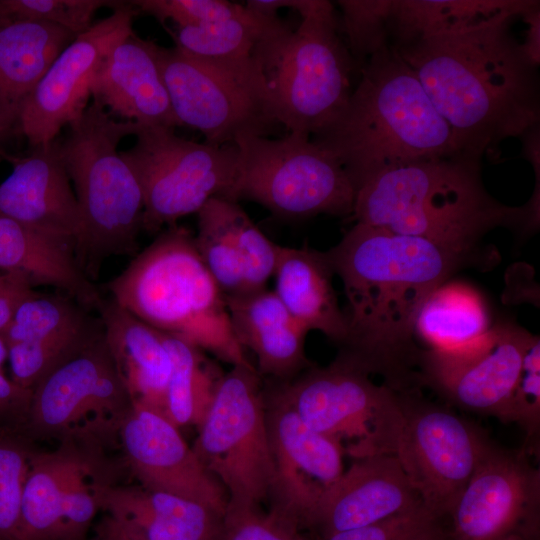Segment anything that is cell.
<instances>
[{"instance_id":"cell-1","label":"cell","mask_w":540,"mask_h":540,"mask_svg":"<svg viewBox=\"0 0 540 540\" xmlns=\"http://www.w3.org/2000/svg\"><path fill=\"white\" fill-rule=\"evenodd\" d=\"M325 255L348 305L336 357L381 375L398 392L418 386L414 324L427 298L458 271L489 270L499 261L492 246L446 244L362 223Z\"/></svg>"},{"instance_id":"cell-2","label":"cell","mask_w":540,"mask_h":540,"mask_svg":"<svg viewBox=\"0 0 540 540\" xmlns=\"http://www.w3.org/2000/svg\"><path fill=\"white\" fill-rule=\"evenodd\" d=\"M527 12L390 44L449 125L463 157L481 161L503 140L539 126L538 66L510 28L516 16Z\"/></svg>"},{"instance_id":"cell-3","label":"cell","mask_w":540,"mask_h":540,"mask_svg":"<svg viewBox=\"0 0 540 540\" xmlns=\"http://www.w3.org/2000/svg\"><path fill=\"white\" fill-rule=\"evenodd\" d=\"M479 160L462 156L420 160L384 170L357 190L352 219L441 243L477 246L502 227L529 235L539 227V195L522 206L486 190Z\"/></svg>"},{"instance_id":"cell-4","label":"cell","mask_w":540,"mask_h":540,"mask_svg":"<svg viewBox=\"0 0 540 540\" xmlns=\"http://www.w3.org/2000/svg\"><path fill=\"white\" fill-rule=\"evenodd\" d=\"M311 139L338 159L356 190L390 168L461 156L449 125L389 41L360 66L339 116Z\"/></svg>"},{"instance_id":"cell-5","label":"cell","mask_w":540,"mask_h":540,"mask_svg":"<svg viewBox=\"0 0 540 540\" xmlns=\"http://www.w3.org/2000/svg\"><path fill=\"white\" fill-rule=\"evenodd\" d=\"M106 287L114 302L144 323L179 335L232 366H253L189 229L168 226Z\"/></svg>"},{"instance_id":"cell-6","label":"cell","mask_w":540,"mask_h":540,"mask_svg":"<svg viewBox=\"0 0 540 540\" xmlns=\"http://www.w3.org/2000/svg\"><path fill=\"white\" fill-rule=\"evenodd\" d=\"M139 125L116 121L95 102L56 139L59 155L74 186L80 228L74 254L88 278L101 262L137 248L144 200L140 184L118 146Z\"/></svg>"},{"instance_id":"cell-7","label":"cell","mask_w":540,"mask_h":540,"mask_svg":"<svg viewBox=\"0 0 540 540\" xmlns=\"http://www.w3.org/2000/svg\"><path fill=\"white\" fill-rule=\"evenodd\" d=\"M335 12L302 19L265 46L259 60L269 110L290 132L315 137L339 116L353 91L354 59Z\"/></svg>"},{"instance_id":"cell-8","label":"cell","mask_w":540,"mask_h":540,"mask_svg":"<svg viewBox=\"0 0 540 540\" xmlns=\"http://www.w3.org/2000/svg\"><path fill=\"white\" fill-rule=\"evenodd\" d=\"M234 145L239 162L229 200H250L284 218L352 215L354 184L338 159L310 136L247 135Z\"/></svg>"},{"instance_id":"cell-9","label":"cell","mask_w":540,"mask_h":540,"mask_svg":"<svg viewBox=\"0 0 540 540\" xmlns=\"http://www.w3.org/2000/svg\"><path fill=\"white\" fill-rule=\"evenodd\" d=\"M198 430L192 449L224 487L227 507H258L270 496L275 466L254 366L222 375Z\"/></svg>"},{"instance_id":"cell-10","label":"cell","mask_w":540,"mask_h":540,"mask_svg":"<svg viewBox=\"0 0 540 540\" xmlns=\"http://www.w3.org/2000/svg\"><path fill=\"white\" fill-rule=\"evenodd\" d=\"M364 370L335 358L326 367H309L276 393L312 429L353 440L354 459L395 455L403 426L400 392L376 384Z\"/></svg>"},{"instance_id":"cell-11","label":"cell","mask_w":540,"mask_h":540,"mask_svg":"<svg viewBox=\"0 0 540 540\" xmlns=\"http://www.w3.org/2000/svg\"><path fill=\"white\" fill-rule=\"evenodd\" d=\"M134 145L120 151L142 190V229L156 233L210 199H229L239 162L236 145L198 143L166 127H139Z\"/></svg>"},{"instance_id":"cell-12","label":"cell","mask_w":540,"mask_h":540,"mask_svg":"<svg viewBox=\"0 0 540 540\" xmlns=\"http://www.w3.org/2000/svg\"><path fill=\"white\" fill-rule=\"evenodd\" d=\"M400 395L403 426L394 456L422 503L447 519L493 442L479 426L417 390Z\"/></svg>"},{"instance_id":"cell-13","label":"cell","mask_w":540,"mask_h":540,"mask_svg":"<svg viewBox=\"0 0 540 540\" xmlns=\"http://www.w3.org/2000/svg\"><path fill=\"white\" fill-rule=\"evenodd\" d=\"M130 406L102 330L34 387L25 423L44 439L105 436L117 431Z\"/></svg>"},{"instance_id":"cell-14","label":"cell","mask_w":540,"mask_h":540,"mask_svg":"<svg viewBox=\"0 0 540 540\" xmlns=\"http://www.w3.org/2000/svg\"><path fill=\"white\" fill-rule=\"evenodd\" d=\"M156 56L180 126L199 130L211 145L264 136L274 125L265 87L251 79L156 44Z\"/></svg>"},{"instance_id":"cell-15","label":"cell","mask_w":540,"mask_h":540,"mask_svg":"<svg viewBox=\"0 0 540 540\" xmlns=\"http://www.w3.org/2000/svg\"><path fill=\"white\" fill-rule=\"evenodd\" d=\"M532 336L524 328L504 322L457 347L419 350L417 383L460 409L507 423L511 396Z\"/></svg>"},{"instance_id":"cell-16","label":"cell","mask_w":540,"mask_h":540,"mask_svg":"<svg viewBox=\"0 0 540 540\" xmlns=\"http://www.w3.org/2000/svg\"><path fill=\"white\" fill-rule=\"evenodd\" d=\"M540 471L492 444L447 519L451 540H538Z\"/></svg>"},{"instance_id":"cell-17","label":"cell","mask_w":540,"mask_h":540,"mask_svg":"<svg viewBox=\"0 0 540 540\" xmlns=\"http://www.w3.org/2000/svg\"><path fill=\"white\" fill-rule=\"evenodd\" d=\"M133 8L130 1H121L110 15L77 35L51 64L23 103L16 123L31 146L52 143L85 112L92 81L103 60L134 32Z\"/></svg>"},{"instance_id":"cell-18","label":"cell","mask_w":540,"mask_h":540,"mask_svg":"<svg viewBox=\"0 0 540 540\" xmlns=\"http://www.w3.org/2000/svg\"><path fill=\"white\" fill-rule=\"evenodd\" d=\"M76 447L31 452L15 540H86L103 481L91 454Z\"/></svg>"},{"instance_id":"cell-19","label":"cell","mask_w":540,"mask_h":540,"mask_svg":"<svg viewBox=\"0 0 540 540\" xmlns=\"http://www.w3.org/2000/svg\"><path fill=\"white\" fill-rule=\"evenodd\" d=\"M266 423L275 466L271 513L298 530L343 474L344 450L339 440L309 427L276 391Z\"/></svg>"},{"instance_id":"cell-20","label":"cell","mask_w":540,"mask_h":540,"mask_svg":"<svg viewBox=\"0 0 540 540\" xmlns=\"http://www.w3.org/2000/svg\"><path fill=\"white\" fill-rule=\"evenodd\" d=\"M117 432L124 461L143 488L197 502L224 516V487L161 412L131 404Z\"/></svg>"},{"instance_id":"cell-21","label":"cell","mask_w":540,"mask_h":540,"mask_svg":"<svg viewBox=\"0 0 540 540\" xmlns=\"http://www.w3.org/2000/svg\"><path fill=\"white\" fill-rule=\"evenodd\" d=\"M319 497L304 527L320 538L367 526L422 505L394 455L354 459Z\"/></svg>"},{"instance_id":"cell-22","label":"cell","mask_w":540,"mask_h":540,"mask_svg":"<svg viewBox=\"0 0 540 540\" xmlns=\"http://www.w3.org/2000/svg\"><path fill=\"white\" fill-rule=\"evenodd\" d=\"M11 174L0 184V216L13 219L75 248L79 207L56 140L26 156L9 158Z\"/></svg>"},{"instance_id":"cell-23","label":"cell","mask_w":540,"mask_h":540,"mask_svg":"<svg viewBox=\"0 0 540 540\" xmlns=\"http://www.w3.org/2000/svg\"><path fill=\"white\" fill-rule=\"evenodd\" d=\"M195 246L225 298L249 294V285L266 276L276 245L236 201L214 197L198 212Z\"/></svg>"},{"instance_id":"cell-24","label":"cell","mask_w":540,"mask_h":540,"mask_svg":"<svg viewBox=\"0 0 540 540\" xmlns=\"http://www.w3.org/2000/svg\"><path fill=\"white\" fill-rule=\"evenodd\" d=\"M156 43L131 33L103 60L91 85L93 102L141 127L180 126L156 56Z\"/></svg>"},{"instance_id":"cell-25","label":"cell","mask_w":540,"mask_h":540,"mask_svg":"<svg viewBox=\"0 0 540 540\" xmlns=\"http://www.w3.org/2000/svg\"><path fill=\"white\" fill-rule=\"evenodd\" d=\"M225 299L235 338L255 354L261 373L288 382L311 367L305 354L308 331L273 290Z\"/></svg>"},{"instance_id":"cell-26","label":"cell","mask_w":540,"mask_h":540,"mask_svg":"<svg viewBox=\"0 0 540 540\" xmlns=\"http://www.w3.org/2000/svg\"><path fill=\"white\" fill-rule=\"evenodd\" d=\"M97 311L107 348L131 404L163 414L171 360L160 331L112 299L103 298Z\"/></svg>"},{"instance_id":"cell-27","label":"cell","mask_w":540,"mask_h":540,"mask_svg":"<svg viewBox=\"0 0 540 540\" xmlns=\"http://www.w3.org/2000/svg\"><path fill=\"white\" fill-rule=\"evenodd\" d=\"M100 508L146 540H222L223 516L197 502L143 487H97Z\"/></svg>"},{"instance_id":"cell-28","label":"cell","mask_w":540,"mask_h":540,"mask_svg":"<svg viewBox=\"0 0 540 540\" xmlns=\"http://www.w3.org/2000/svg\"><path fill=\"white\" fill-rule=\"evenodd\" d=\"M333 276L325 252L279 245L274 293L303 328L320 331L340 346L347 335V321Z\"/></svg>"},{"instance_id":"cell-29","label":"cell","mask_w":540,"mask_h":540,"mask_svg":"<svg viewBox=\"0 0 540 540\" xmlns=\"http://www.w3.org/2000/svg\"><path fill=\"white\" fill-rule=\"evenodd\" d=\"M76 35L59 26L14 19L0 26V133L16 126L21 107Z\"/></svg>"},{"instance_id":"cell-30","label":"cell","mask_w":540,"mask_h":540,"mask_svg":"<svg viewBox=\"0 0 540 540\" xmlns=\"http://www.w3.org/2000/svg\"><path fill=\"white\" fill-rule=\"evenodd\" d=\"M0 269L24 274L33 286L55 287L84 308L97 310L103 300L80 268L72 245L3 216Z\"/></svg>"},{"instance_id":"cell-31","label":"cell","mask_w":540,"mask_h":540,"mask_svg":"<svg viewBox=\"0 0 540 540\" xmlns=\"http://www.w3.org/2000/svg\"><path fill=\"white\" fill-rule=\"evenodd\" d=\"M285 26L277 16H264L247 8L243 16L177 27L171 35L179 50L229 72L264 82L259 55L267 40Z\"/></svg>"},{"instance_id":"cell-32","label":"cell","mask_w":540,"mask_h":540,"mask_svg":"<svg viewBox=\"0 0 540 540\" xmlns=\"http://www.w3.org/2000/svg\"><path fill=\"white\" fill-rule=\"evenodd\" d=\"M539 1L527 0H392L388 41L399 45L419 38L467 28L507 12H527Z\"/></svg>"},{"instance_id":"cell-33","label":"cell","mask_w":540,"mask_h":540,"mask_svg":"<svg viewBox=\"0 0 540 540\" xmlns=\"http://www.w3.org/2000/svg\"><path fill=\"white\" fill-rule=\"evenodd\" d=\"M492 326L487 305L471 285L449 280L424 302L414 336L428 349H448L476 339Z\"/></svg>"},{"instance_id":"cell-34","label":"cell","mask_w":540,"mask_h":540,"mask_svg":"<svg viewBox=\"0 0 540 540\" xmlns=\"http://www.w3.org/2000/svg\"><path fill=\"white\" fill-rule=\"evenodd\" d=\"M160 334L171 360L163 414L178 428L199 427L224 373L187 339L164 331Z\"/></svg>"},{"instance_id":"cell-35","label":"cell","mask_w":540,"mask_h":540,"mask_svg":"<svg viewBox=\"0 0 540 540\" xmlns=\"http://www.w3.org/2000/svg\"><path fill=\"white\" fill-rule=\"evenodd\" d=\"M95 320L70 297L33 292L16 309L0 332L6 345L40 341L82 329Z\"/></svg>"},{"instance_id":"cell-36","label":"cell","mask_w":540,"mask_h":540,"mask_svg":"<svg viewBox=\"0 0 540 540\" xmlns=\"http://www.w3.org/2000/svg\"><path fill=\"white\" fill-rule=\"evenodd\" d=\"M102 331L101 322L40 341L19 342L7 346L12 380L22 388L34 387L57 365L79 350Z\"/></svg>"},{"instance_id":"cell-37","label":"cell","mask_w":540,"mask_h":540,"mask_svg":"<svg viewBox=\"0 0 540 540\" xmlns=\"http://www.w3.org/2000/svg\"><path fill=\"white\" fill-rule=\"evenodd\" d=\"M447 520L422 504L376 523L319 540H451Z\"/></svg>"},{"instance_id":"cell-38","label":"cell","mask_w":540,"mask_h":540,"mask_svg":"<svg viewBox=\"0 0 540 540\" xmlns=\"http://www.w3.org/2000/svg\"><path fill=\"white\" fill-rule=\"evenodd\" d=\"M392 0H343L340 28L353 59L364 61L388 42L387 19Z\"/></svg>"},{"instance_id":"cell-39","label":"cell","mask_w":540,"mask_h":540,"mask_svg":"<svg viewBox=\"0 0 540 540\" xmlns=\"http://www.w3.org/2000/svg\"><path fill=\"white\" fill-rule=\"evenodd\" d=\"M31 451L0 434V540H15Z\"/></svg>"},{"instance_id":"cell-40","label":"cell","mask_w":540,"mask_h":540,"mask_svg":"<svg viewBox=\"0 0 540 540\" xmlns=\"http://www.w3.org/2000/svg\"><path fill=\"white\" fill-rule=\"evenodd\" d=\"M121 1L107 0H4L13 19L50 23L74 35L86 32L94 24L96 12L113 9Z\"/></svg>"},{"instance_id":"cell-41","label":"cell","mask_w":540,"mask_h":540,"mask_svg":"<svg viewBox=\"0 0 540 540\" xmlns=\"http://www.w3.org/2000/svg\"><path fill=\"white\" fill-rule=\"evenodd\" d=\"M517 423L525 432L526 447L536 445L540 430V340L533 335L526 349L514 387L507 423Z\"/></svg>"},{"instance_id":"cell-42","label":"cell","mask_w":540,"mask_h":540,"mask_svg":"<svg viewBox=\"0 0 540 540\" xmlns=\"http://www.w3.org/2000/svg\"><path fill=\"white\" fill-rule=\"evenodd\" d=\"M130 3L160 22L172 20L177 27L206 25L247 12L245 5L225 0H137Z\"/></svg>"},{"instance_id":"cell-43","label":"cell","mask_w":540,"mask_h":540,"mask_svg":"<svg viewBox=\"0 0 540 540\" xmlns=\"http://www.w3.org/2000/svg\"><path fill=\"white\" fill-rule=\"evenodd\" d=\"M222 540H303L298 530L258 507H226Z\"/></svg>"},{"instance_id":"cell-44","label":"cell","mask_w":540,"mask_h":540,"mask_svg":"<svg viewBox=\"0 0 540 540\" xmlns=\"http://www.w3.org/2000/svg\"><path fill=\"white\" fill-rule=\"evenodd\" d=\"M33 292V285L24 274L16 271L0 273V332L10 323L18 306Z\"/></svg>"},{"instance_id":"cell-45","label":"cell","mask_w":540,"mask_h":540,"mask_svg":"<svg viewBox=\"0 0 540 540\" xmlns=\"http://www.w3.org/2000/svg\"><path fill=\"white\" fill-rule=\"evenodd\" d=\"M96 540H146L132 528L109 514L97 527Z\"/></svg>"},{"instance_id":"cell-46","label":"cell","mask_w":540,"mask_h":540,"mask_svg":"<svg viewBox=\"0 0 540 540\" xmlns=\"http://www.w3.org/2000/svg\"><path fill=\"white\" fill-rule=\"evenodd\" d=\"M529 24L525 42L522 44L530 59L539 66V6L522 15Z\"/></svg>"},{"instance_id":"cell-47","label":"cell","mask_w":540,"mask_h":540,"mask_svg":"<svg viewBox=\"0 0 540 540\" xmlns=\"http://www.w3.org/2000/svg\"><path fill=\"white\" fill-rule=\"evenodd\" d=\"M14 20L4 3V0H0V26Z\"/></svg>"},{"instance_id":"cell-48","label":"cell","mask_w":540,"mask_h":540,"mask_svg":"<svg viewBox=\"0 0 540 540\" xmlns=\"http://www.w3.org/2000/svg\"><path fill=\"white\" fill-rule=\"evenodd\" d=\"M0 136H1V133H0Z\"/></svg>"}]
</instances>
